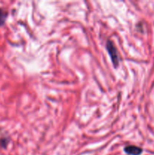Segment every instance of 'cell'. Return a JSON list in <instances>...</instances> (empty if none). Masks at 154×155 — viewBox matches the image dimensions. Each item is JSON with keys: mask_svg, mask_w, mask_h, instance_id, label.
Here are the masks:
<instances>
[{"mask_svg": "<svg viewBox=\"0 0 154 155\" xmlns=\"http://www.w3.org/2000/svg\"><path fill=\"white\" fill-rule=\"evenodd\" d=\"M106 48H107V51H108L113 67L115 68H117L119 65V54H118L117 48L115 46L113 42H112L111 40L107 41V43H106Z\"/></svg>", "mask_w": 154, "mask_h": 155, "instance_id": "6da1fadb", "label": "cell"}, {"mask_svg": "<svg viewBox=\"0 0 154 155\" xmlns=\"http://www.w3.org/2000/svg\"><path fill=\"white\" fill-rule=\"evenodd\" d=\"M124 151L129 155H140L143 152V149L135 145H128L124 148Z\"/></svg>", "mask_w": 154, "mask_h": 155, "instance_id": "7a4b0ae2", "label": "cell"}, {"mask_svg": "<svg viewBox=\"0 0 154 155\" xmlns=\"http://www.w3.org/2000/svg\"><path fill=\"white\" fill-rule=\"evenodd\" d=\"M7 18L8 12L6 11H5L3 8H0V27L4 25L6 20H7Z\"/></svg>", "mask_w": 154, "mask_h": 155, "instance_id": "3957f363", "label": "cell"}]
</instances>
